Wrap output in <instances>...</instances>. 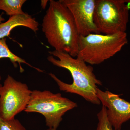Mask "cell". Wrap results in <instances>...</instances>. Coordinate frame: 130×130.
I'll use <instances>...</instances> for the list:
<instances>
[{"instance_id": "obj_1", "label": "cell", "mask_w": 130, "mask_h": 130, "mask_svg": "<svg viewBox=\"0 0 130 130\" xmlns=\"http://www.w3.org/2000/svg\"><path fill=\"white\" fill-rule=\"evenodd\" d=\"M42 27L48 42L55 50L77 57L80 36L72 14L60 0L49 1Z\"/></svg>"}, {"instance_id": "obj_2", "label": "cell", "mask_w": 130, "mask_h": 130, "mask_svg": "<svg viewBox=\"0 0 130 130\" xmlns=\"http://www.w3.org/2000/svg\"><path fill=\"white\" fill-rule=\"evenodd\" d=\"M49 53L51 55L48 57V60L54 66L68 70L73 80L72 84H67L59 79L53 73H49L59 89L66 93L78 95L88 101L100 105L101 102L97 96L98 86L102 84L96 78L93 67L86 65L80 58H74L65 52L54 50L49 51Z\"/></svg>"}, {"instance_id": "obj_3", "label": "cell", "mask_w": 130, "mask_h": 130, "mask_svg": "<svg viewBox=\"0 0 130 130\" xmlns=\"http://www.w3.org/2000/svg\"><path fill=\"white\" fill-rule=\"evenodd\" d=\"M128 43L126 32L80 36L76 57L91 65L99 64L114 56Z\"/></svg>"}, {"instance_id": "obj_4", "label": "cell", "mask_w": 130, "mask_h": 130, "mask_svg": "<svg viewBox=\"0 0 130 130\" xmlns=\"http://www.w3.org/2000/svg\"><path fill=\"white\" fill-rule=\"evenodd\" d=\"M77 106L76 103L63 97L60 93L34 90L24 111L41 114L45 118L47 126L56 129L66 113Z\"/></svg>"}, {"instance_id": "obj_5", "label": "cell", "mask_w": 130, "mask_h": 130, "mask_svg": "<svg viewBox=\"0 0 130 130\" xmlns=\"http://www.w3.org/2000/svg\"><path fill=\"white\" fill-rule=\"evenodd\" d=\"M129 12L126 0H96L94 20L99 33L126 32Z\"/></svg>"}, {"instance_id": "obj_6", "label": "cell", "mask_w": 130, "mask_h": 130, "mask_svg": "<svg viewBox=\"0 0 130 130\" xmlns=\"http://www.w3.org/2000/svg\"><path fill=\"white\" fill-rule=\"evenodd\" d=\"M32 91L26 84L8 75L0 88V118L3 120H11L24 111Z\"/></svg>"}, {"instance_id": "obj_7", "label": "cell", "mask_w": 130, "mask_h": 130, "mask_svg": "<svg viewBox=\"0 0 130 130\" xmlns=\"http://www.w3.org/2000/svg\"><path fill=\"white\" fill-rule=\"evenodd\" d=\"M60 1L72 14L79 36L100 33L94 20L96 0Z\"/></svg>"}, {"instance_id": "obj_8", "label": "cell", "mask_w": 130, "mask_h": 130, "mask_svg": "<svg viewBox=\"0 0 130 130\" xmlns=\"http://www.w3.org/2000/svg\"><path fill=\"white\" fill-rule=\"evenodd\" d=\"M97 96L102 106L106 108L108 118L114 129L121 130L123 123L130 119V102L121 98L120 95L99 88Z\"/></svg>"}, {"instance_id": "obj_9", "label": "cell", "mask_w": 130, "mask_h": 130, "mask_svg": "<svg viewBox=\"0 0 130 130\" xmlns=\"http://www.w3.org/2000/svg\"><path fill=\"white\" fill-rule=\"evenodd\" d=\"M19 26L29 28L35 33L39 30V23L35 18L28 13L11 16L8 21L0 24V39L10 35L13 29Z\"/></svg>"}, {"instance_id": "obj_10", "label": "cell", "mask_w": 130, "mask_h": 130, "mask_svg": "<svg viewBox=\"0 0 130 130\" xmlns=\"http://www.w3.org/2000/svg\"><path fill=\"white\" fill-rule=\"evenodd\" d=\"M3 58H8L15 67H17L18 64L19 66L20 71L21 73L23 72L24 71L21 66V64H26L40 72H43L42 70L30 64L29 63L26 62L24 59L13 53L8 47L6 43V39L5 38L0 39V59Z\"/></svg>"}, {"instance_id": "obj_11", "label": "cell", "mask_w": 130, "mask_h": 130, "mask_svg": "<svg viewBox=\"0 0 130 130\" xmlns=\"http://www.w3.org/2000/svg\"><path fill=\"white\" fill-rule=\"evenodd\" d=\"M26 0H0V10L11 16L25 14L22 9Z\"/></svg>"}, {"instance_id": "obj_12", "label": "cell", "mask_w": 130, "mask_h": 130, "mask_svg": "<svg viewBox=\"0 0 130 130\" xmlns=\"http://www.w3.org/2000/svg\"><path fill=\"white\" fill-rule=\"evenodd\" d=\"M107 110L106 108L102 106L101 111L98 113V123L96 130H115L108 119Z\"/></svg>"}, {"instance_id": "obj_13", "label": "cell", "mask_w": 130, "mask_h": 130, "mask_svg": "<svg viewBox=\"0 0 130 130\" xmlns=\"http://www.w3.org/2000/svg\"><path fill=\"white\" fill-rule=\"evenodd\" d=\"M0 130H26L17 119L5 120L0 118Z\"/></svg>"}, {"instance_id": "obj_14", "label": "cell", "mask_w": 130, "mask_h": 130, "mask_svg": "<svg viewBox=\"0 0 130 130\" xmlns=\"http://www.w3.org/2000/svg\"><path fill=\"white\" fill-rule=\"evenodd\" d=\"M48 1H46V0H43V1H41V6L42 8H43V9H44L46 7L47 4V3L48 2Z\"/></svg>"}, {"instance_id": "obj_15", "label": "cell", "mask_w": 130, "mask_h": 130, "mask_svg": "<svg viewBox=\"0 0 130 130\" xmlns=\"http://www.w3.org/2000/svg\"><path fill=\"white\" fill-rule=\"evenodd\" d=\"M126 3L128 9L130 10V0H126Z\"/></svg>"}, {"instance_id": "obj_16", "label": "cell", "mask_w": 130, "mask_h": 130, "mask_svg": "<svg viewBox=\"0 0 130 130\" xmlns=\"http://www.w3.org/2000/svg\"><path fill=\"white\" fill-rule=\"evenodd\" d=\"M3 13H2L0 15V24L2 23V21H4L5 19L2 17V15Z\"/></svg>"}, {"instance_id": "obj_17", "label": "cell", "mask_w": 130, "mask_h": 130, "mask_svg": "<svg viewBox=\"0 0 130 130\" xmlns=\"http://www.w3.org/2000/svg\"><path fill=\"white\" fill-rule=\"evenodd\" d=\"M1 74H0V81H1ZM2 85L1 84V83H0V88H1V86H2Z\"/></svg>"}, {"instance_id": "obj_18", "label": "cell", "mask_w": 130, "mask_h": 130, "mask_svg": "<svg viewBox=\"0 0 130 130\" xmlns=\"http://www.w3.org/2000/svg\"><path fill=\"white\" fill-rule=\"evenodd\" d=\"M46 130H57L55 129H51V128H49L48 129H47Z\"/></svg>"}]
</instances>
